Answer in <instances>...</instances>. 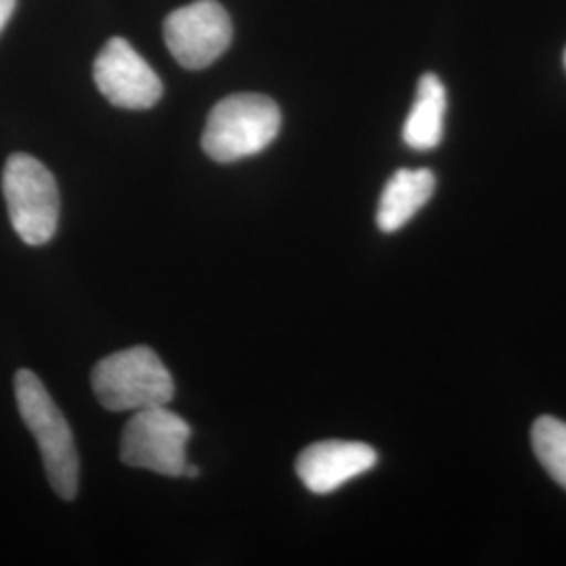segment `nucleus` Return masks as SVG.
<instances>
[{
	"instance_id": "1",
	"label": "nucleus",
	"mask_w": 566,
	"mask_h": 566,
	"mask_svg": "<svg viewBox=\"0 0 566 566\" xmlns=\"http://www.w3.org/2000/svg\"><path fill=\"white\" fill-rule=\"evenodd\" d=\"M15 399L23 424L41 449L42 464L53 491L61 500H76L81 462L74 434L60 407L51 399L41 378L30 369L15 374Z\"/></svg>"
},
{
	"instance_id": "2",
	"label": "nucleus",
	"mask_w": 566,
	"mask_h": 566,
	"mask_svg": "<svg viewBox=\"0 0 566 566\" xmlns=\"http://www.w3.org/2000/svg\"><path fill=\"white\" fill-rule=\"evenodd\" d=\"M282 112L277 103L256 93L224 97L210 112L202 147L214 163L231 164L256 156L277 139Z\"/></svg>"
},
{
	"instance_id": "3",
	"label": "nucleus",
	"mask_w": 566,
	"mask_h": 566,
	"mask_svg": "<svg viewBox=\"0 0 566 566\" xmlns=\"http://www.w3.org/2000/svg\"><path fill=\"white\" fill-rule=\"evenodd\" d=\"M91 382L107 411H139L168 405L175 397V380L149 346H133L103 357Z\"/></svg>"
},
{
	"instance_id": "4",
	"label": "nucleus",
	"mask_w": 566,
	"mask_h": 566,
	"mask_svg": "<svg viewBox=\"0 0 566 566\" xmlns=\"http://www.w3.org/2000/svg\"><path fill=\"white\" fill-rule=\"evenodd\" d=\"M11 224L28 245L53 240L60 224V189L51 170L28 154H13L2 172Z\"/></svg>"
},
{
	"instance_id": "5",
	"label": "nucleus",
	"mask_w": 566,
	"mask_h": 566,
	"mask_svg": "<svg viewBox=\"0 0 566 566\" xmlns=\"http://www.w3.org/2000/svg\"><path fill=\"white\" fill-rule=\"evenodd\" d=\"M191 428L166 405L135 411L124 426L120 460L130 468L151 470L164 476H182Z\"/></svg>"
},
{
	"instance_id": "6",
	"label": "nucleus",
	"mask_w": 566,
	"mask_h": 566,
	"mask_svg": "<svg viewBox=\"0 0 566 566\" xmlns=\"http://www.w3.org/2000/svg\"><path fill=\"white\" fill-rule=\"evenodd\" d=\"M233 39L231 18L217 0H196L164 21V41L187 70H203L219 60Z\"/></svg>"
},
{
	"instance_id": "7",
	"label": "nucleus",
	"mask_w": 566,
	"mask_h": 566,
	"mask_svg": "<svg viewBox=\"0 0 566 566\" xmlns=\"http://www.w3.org/2000/svg\"><path fill=\"white\" fill-rule=\"evenodd\" d=\"M93 76L103 97L116 107L149 109L163 97V81L124 39H112L103 46Z\"/></svg>"
},
{
	"instance_id": "8",
	"label": "nucleus",
	"mask_w": 566,
	"mask_h": 566,
	"mask_svg": "<svg viewBox=\"0 0 566 566\" xmlns=\"http://www.w3.org/2000/svg\"><path fill=\"white\" fill-rule=\"evenodd\" d=\"M378 462V453L355 441H322L306 447L296 460V474L317 495L336 491Z\"/></svg>"
},
{
	"instance_id": "9",
	"label": "nucleus",
	"mask_w": 566,
	"mask_h": 566,
	"mask_svg": "<svg viewBox=\"0 0 566 566\" xmlns=\"http://www.w3.org/2000/svg\"><path fill=\"white\" fill-rule=\"evenodd\" d=\"M437 187L432 170H397L390 181L386 182L385 191L378 203L376 221L385 233H395L409 223L424 206Z\"/></svg>"
},
{
	"instance_id": "10",
	"label": "nucleus",
	"mask_w": 566,
	"mask_h": 566,
	"mask_svg": "<svg viewBox=\"0 0 566 566\" xmlns=\"http://www.w3.org/2000/svg\"><path fill=\"white\" fill-rule=\"evenodd\" d=\"M446 86L437 74H424L418 82L416 102L403 126V142L416 151H430L443 139Z\"/></svg>"
},
{
	"instance_id": "11",
	"label": "nucleus",
	"mask_w": 566,
	"mask_h": 566,
	"mask_svg": "<svg viewBox=\"0 0 566 566\" xmlns=\"http://www.w3.org/2000/svg\"><path fill=\"white\" fill-rule=\"evenodd\" d=\"M531 439L547 474L566 489V422L544 416L533 424Z\"/></svg>"
},
{
	"instance_id": "12",
	"label": "nucleus",
	"mask_w": 566,
	"mask_h": 566,
	"mask_svg": "<svg viewBox=\"0 0 566 566\" xmlns=\"http://www.w3.org/2000/svg\"><path fill=\"white\" fill-rule=\"evenodd\" d=\"M15 2H18V0H0V32H2V28L11 20V15H13V11H15Z\"/></svg>"
},
{
	"instance_id": "13",
	"label": "nucleus",
	"mask_w": 566,
	"mask_h": 566,
	"mask_svg": "<svg viewBox=\"0 0 566 566\" xmlns=\"http://www.w3.org/2000/svg\"><path fill=\"white\" fill-rule=\"evenodd\" d=\"M182 474L185 476H189V479H198L200 476V468L198 465H185V470H182Z\"/></svg>"
},
{
	"instance_id": "14",
	"label": "nucleus",
	"mask_w": 566,
	"mask_h": 566,
	"mask_svg": "<svg viewBox=\"0 0 566 566\" xmlns=\"http://www.w3.org/2000/svg\"><path fill=\"white\" fill-rule=\"evenodd\" d=\"M565 65H566V51H565Z\"/></svg>"
}]
</instances>
